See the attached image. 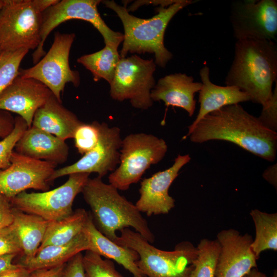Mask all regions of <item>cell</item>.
<instances>
[{
    "label": "cell",
    "instance_id": "obj_1",
    "mask_svg": "<svg viewBox=\"0 0 277 277\" xmlns=\"http://www.w3.org/2000/svg\"><path fill=\"white\" fill-rule=\"evenodd\" d=\"M191 142L212 140L232 143L270 162L275 160L277 132L264 126L239 104L223 107L202 118L187 135Z\"/></svg>",
    "mask_w": 277,
    "mask_h": 277
},
{
    "label": "cell",
    "instance_id": "obj_2",
    "mask_svg": "<svg viewBox=\"0 0 277 277\" xmlns=\"http://www.w3.org/2000/svg\"><path fill=\"white\" fill-rule=\"evenodd\" d=\"M277 47L271 40H237L234 58L225 78L227 86L247 93L250 101L264 105L277 80Z\"/></svg>",
    "mask_w": 277,
    "mask_h": 277
},
{
    "label": "cell",
    "instance_id": "obj_3",
    "mask_svg": "<svg viewBox=\"0 0 277 277\" xmlns=\"http://www.w3.org/2000/svg\"><path fill=\"white\" fill-rule=\"evenodd\" d=\"M89 206L94 224L105 236L115 242L116 231L131 227L149 243L155 237L135 205L121 195L118 189L98 176L88 180L82 191Z\"/></svg>",
    "mask_w": 277,
    "mask_h": 277
},
{
    "label": "cell",
    "instance_id": "obj_4",
    "mask_svg": "<svg viewBox=\"0 0 277 277\" xmlns=\"http://www.w3.org/2000/svg\"><path fill=\"white\" fill-rule=\"evenodd\" d=\"M101 2L114 11L123 25L124 33L122 58L128 53H153L156 65L165 68L173 54L165 47L164 35L166 28L173 16L184 7L192 4L191 0H177L167 7L156 8L157 14L149 18H141L130 14L125 6L113 1Z\"/></svg>",
    "mask_w": 277,
    "mask_h": 277
},
{
    "label": "cell",
    "instance_id": "obj_5",
    "mask_svg": "<svg viewBox=\"0 0 277 277\" xmlns=\"http://www.w3.org/2000/svg\"><path fill=\"white\" fill-rule=\"evenodd\" d=\"M120 232L115 243L137 252V265L146 277H190L197 255L196 247L190 242H181L173 250L165 251L128 228Z\"/></svg>",
    "mask_w": 277,
    "mask_h": 277
},
{
    "label": "cell",
    "instance_id": "obj_6",
    "mask_svg": "<svg viewBox=\"0 0 277 277\" xmlns=\"http://www.w3.org/2000/svg\"><path fill=\"white\" fill-rule=\"evenodd\" d=\"M168 149L166 142L151 134H130L122 140L119 166L109 177V184L126 190L137 183L151 165L159 163Z\"/></svg>",
    "mask_w": 277,
    "mask_h": 277
},
{
    "label": "cell",
    "instance_id": "obj_7",
    "mask_svg": "<svg viewBox=\"0 0 277 277\" xmlns=\"http://www.w3.org/2000/svg\"><path fill=\"white\" fill-rule=\"evenodd\" d=\"M43 13L36 0H4L0 11L2 50H35L41 43Z\"/></svg>",
    "mask_w": 277,
    "mask_h": 277
},
{
    "label": "cell",
    "instance_id": "obj_8",
    "mask_svg": "<svg viewBox=\"0 0 277 277\" xmlns=\"http://www.w3.org/2000/svg\"><path fill=\"white\" fill-rule=\"evenodd\" d=\"M100 0H62L51 6L42 14L40 30L41 43L32 54L34 64L44 56V43L50 33L59 25L70 19L90 23L102 35L105 44L118 47L124 34L111 30L102 18L97 9Z\"/></svg>",
    "mask_w": 277,
    "mask_h": 277
},
{
    "label": "cell",
    "instance_id": "obj_9",
    "mask_svg": "<svg viewBox=\"0 0 277 277\" xmlns=\"http://www.w3.org/2000/svg\"><path fill=\"white\" fill-rule=\"evenodd\" d=\"M155 70L153 59H143L137 55L121 57L109 84L110 96L120 102L128 100L135 108L148 109L153 102L150 94L155 85Z\"/></svg>",
    "mask_w": 277,
    "mask_h": 277
},
{
    "label": "cell",
    "instance_id": "obj_10",
    "mask_svg": "<svg viewBox=\"0 0 277 277\" xmlns=\"http://www.w3.org/2000/svg\"><path fill=\"white\" fill-rule=\"evenodd\" d=\"M90 174H71L65 183L53 190L41 192L24 191L11 199V203L18 210L36 215L48 222L60 220L73 213L74 200L82 192Z\"/></svg>",
    "mask_w": 277,
    "mask_h": 277
},
{
    "label": "cell",
    "instance_id": "obj_11",
    "mask_svg": "<svg viewBox=\"0 0 277 277\" xmlns=\"http://www.w3.org/2000/svg\"><path fill=\"white\" fill-rule=\"evenodd\" d=\"M75 37L74 33H55L48 52L34 66L19 71V75L40 82L62 102L61 93L67 83H71L75 87L80 84L79 73L71 69L69 61Z\"/></svg>",
    "mask_w": 277,
    "mask_h": 277
},
{
    "label": "cell",
    "instance_id": "obj_12",
    "mask_svg": "<svg viewBox=\"0 0 277 277\" xmlns=\"http://www.w3.org/2000/svg\"><path fill=\"white\" fill-rule=\"evenodd\" d=\"M230 21L233 35L244 39H275L277 35L276 0L234 1Z\"/></svg>",
    "mask_w": 277,
    "mask_h": 277
},
{
    "label": "cell",
    "instance_id": "obj_13",
    "mask_svg": "<svg viewBox=\"0 0 277 277\" xmlns=\"http://www.w3.org/2000/svg\"><path fill=\"white\" fill-rule=\"evenodd\" d=\"M10 165L0 170V194L10 200L26 190L46 191L57 164L32 159L13 151Z\"/></svg>",
    "mask_w": 277,
    "mask_h": 277
},
{
    "label": "cell",
    "instance_id": "obj_14",
    "mask_svg": "<svg viewBox=\"0 0 277 277\" xmlns=\"http://www.w3.org/2000/svg\"><path fill=\"white\" fill-rule=\"evenodd\" d=\"M122 141L118 127H110L105 123H101L100 136L96 145L74 163L56 169L50 177V182L77 173H96L102 178L117 167Z\"/></svg>",
    "mask_w": 277,
    "mask_h": 277
},
{
    "label": "cell",
    "instance_id": "obj_15",
    "mask_svg": "<svg viewBox=\"0 0 277 277\" xmlns=\"http://www.w3.org/2000/svg\"><path fill=\"white\" fill-rule=\"evenodd\" d=\"M252 236L234 229H224L216 236L220 251L215 277H243L256 268L258 260L252 251Z\"/></svg>",
    "mask_w": 277,
    "mask_h": 277
},
{
    "label": "cell",
    "instance_id": "obj_16",
    "mask_svg": "<svg viewBox=\"0 0 277 277\" xmlns=\"http://www.w3.org/2000/svg\"><path fill=\"white\" fill-rule=\"evenodd\" d=\"M191 160L189 154H179L169 168L144 179L139 189L140 197L135 206L147 216L167 214L174 208L175 200L169 194V189L181 168Z\"/></svg>",
    "mask_w": 277,
    "mask_h": 277
},
{
    "label": "cell",
    "instance_id": "obj_17",
    "mask_svg": "<svg viewBox=\"0 0 277 277\" xmlns=\"http://www.w3.org/2000/svg\"><path fill=\"white\" fill-rule=\"evenodd\" d=\"M52 94L40 82L18 75L0 95V110L18 114L29 128L35 112Z\"/></svg>",
    "mask_w": 277,
    "mask_h": 277
},
{
    "label": "cell",
    "instance_id": "obj_18",
    "mask_svg": "<svg viewBox=\"0 0 277 277\" xmlns=\"http://www.w3.org/2000/svg\"><path fill=\"white\" fill-rule=\"evenodd\" d=\"M202 86L201 82H194L192 76L175 73L159 79L151 91L153 102L163 101L167 107L173 106L185 110L190 117L195 110V94Z\"/></svg>",
    "mask_w": 277,
    "mask_h": 277
},
{
    "label": "cell",
    "instance_id": "obj_19",
    "mask_svg": "<svg viewBox=\"0 0 277 277\" xmlns=\"http://www.w3.org/2000/svg\"><path fill=\"white\" fill-rule=\"evenodd\" d=\"M14 149L26 156L57 165L66 162L69 155L65 141L32 126L24 131Z\"/></svg>",
    "mask_w": 277,
    "mask_h": 277
},
{
    "label": "cell",
    "instance_id": "obj_20",
    "mask_svg": "<svg viewBox=\"0 0 277 277\" xmlns=\"http://www.w3.org/2000/svg\"><path fill=\"white\" fill-rule=\"evenodd\" d=\"M202 86L199 92L200 109L196 118L188 127L192 128L207 114L229 105L250 101L249 96L238 87L231 86H221L211 82L210 69L204 66L200 70Z\"/></svg>",
    "mask_w": 277,
    "mask_h": 277
},
{
    "label": "cell",
    "instance_id": "obj_21",
    "mask_svg": "<svg viewBox=\"0 0 277 277\" xmlns=\"http://www.w3.org/2000/svg\"><path fill=\"white\" fill-rule=\"evenodd\" d=\"M82 123L52 94L35 112L31 126L65 141L73 138L76 129Z\"/></svg>",
    "mask_w": 277,
    "mask_h": 277
},
{
    "label": "cell",
    "instance_id": "obj_22",
    "mask_svg": "<svg viewBox=\"0 0 277 277\" xmlns=\"http://www.w3.org/2000/svg\"><path fill=\"white\" fill-rule=\"evenodd\" d=\"M90 244V251L113 260L129 271L133 277H146L137 265L138 255L132 249L110 240L96 227L90 213L83 229Z\"/></svg>",
    "mask_w": 277,
    "mask_h": 277
},
{
    "label": "cell",
    "instance_id": "obj_23",
    "mask_svg": "<svg viewBox=\"0 0 277 277\" xmlns=\"http://www.w3.org/2000/svg\"><path fill=\"white\" fill-rule=\"evenodd\" d=\"M90 249V244L86 233L82 231L71 242L63 245H49L38 249L30 258L21 256L18 264L30 272L35 270L48 268L67 263L78 253Z\"/></svg>",
    "mask_w": 277,
    "mask_h": 277
},
{
    "label": "cell",
    "instance_id": "obj_24",
    "mask_svg": "<svg viewBox=\"0 0 277 277\" xmlns=\"http://www.w3.org/2000/svg\"><path fill=\"white\" fill-rule=\"evenodd\" d=\"M48 222L39 216L23 212L14 207L12 225L23 249L22 257L30 258L36 254L43 240Z\"/></svg>",
    "mask_w": 277,
    "mask_h": 277
},
{
    "label": "cell",
    "instance_id": "obj_25",
    "mask_svg": "<svg viewBox=\"0 0 277 277\" xmlns=\"http://www.w3.org/2000/svg\"><path fill=\"white\" fill-rule=\"evenodd\" d=\"M88 215L89 213L84 209L79 208L63 219L49 222L38 249L49 245H63L71 242L82 232Z\"/></svg>",
    "mask_w": 277,
    "mask_h": 277
},
{
    "label": "cell",
    "instance_id": "obj_26",
    "mask_svg": "<svg viewBox=\"0 0 277 277\" xmlns=\"http://www.w3.org/2000/svg\"><path fill=\"white\" fill-rule=\"evenodd\" d=\"M117 48L116 46L105 45L97 52L80 56L77 62L91 72L94 81L103 78L110 84L121 58Z\"/></svg>",
    "mask_w": 277,
    "mask_h": 277
},
{
    "label": "cell",
    "instance_id": "obj_27",
    "mask_svg": "<svg viewBox=\"0 0 277 277\" xmlns=\"http://www.w3.org/2000/svg\"><path fill=\"white\" fill-rule=\"evenodd\" d=\"M254 224L255 236L251 248L258 259L267 250H277V213L254 209L250 212Z\"/></svg>",
    "mask_w": 277,
    "mask_h": 277
},
{
    "label": "cell",
    "instance_id": "obj_28",
    "mask_svg": "<svg viewBox=\"0 0 277 277\" xmlns=\"http://www.w3.org/2000/svg\"><path fill=\"white\" fill-rule=\"evenodd\" d=\"M197 257L190 277H215L220 245L216 239H202L197 246Z\"/></svg>",
    "mask_w": 277,
    "mask_h": 277
},
{
    "label": "cell",
    "instance_id": "obj_29",
    "mask_svg": "<svg viewBox=\"0 0 277 277\" xmlns=\"http://www.w3.org/2000/svg\"><path fill=\"white\" fill-rule=\"evenodd\" d=\"M29 52L26 49L2 51L0 54V95L19 75L22 61Z\"/></svg>",
    "mask_w": 277,
    "mask_h": 277
},
{
    "label": "cell",
    "instance_id": "obj_30",
    "mask_svg": "<svg viewBox=\"0 0 277 277\" xmlns=\"http://www.w3.org/2000/svg\"><path fill=\"white\" fill-rule=\"evenodd\" d=\"M83 261L86 277H125L117 271L112 261L94 252L86 251Z\"/></svg>",
    "mask_w": 277,
    "mask_h": 277
},
{
    "label": "cell",
    "instance_id": "obj_31",
    "mask_svg": "<svg viewBox=\"0 0 277 277\" xmlns=\"http://www.w3.org/2000/svg\"><path fill=\"white\" fill-rule=\"evenodd\" d=\"M101 123L94 121L90 124L82 123L76 129L73 138L78 153L84 155L97 144L100 136Z\"/></svg>",
    "mask_w": 277,
    "mask_h": 277
},
{
    "label": "cell",
    "instance_id": "obj_32",
    "mask_svg": "<svg viewBox=\"0 0 277 277\" xmlns=\"http://www.w3.org/2000/svg\"><path fill=\"white\" fill-rule=\"evenodd\" d=\"M28 128L26 122L19 116H17L14 120L11 132L0 141V170L10 166L11 156L15 145Z\"/></svg>",
    "mask_w": 277,
    "mask_h": 277
},
{
    "label": "cell",
    "instance_id": "obj_33",
    "mask_svg": "<svg viewBox=\"0 0 277 277\" xmlns=\"http://www.w3.org/2000/svg\"><path fill=\"white\" fill-rule=\"evenodd\" d=\"M10 254L23 255V249L12 224L0 229V256Z\"/></svg>",
    "mask_w": 277,
    "mask_h": 277
},
{
    "label": "cell",
    "instance_id": "obj_34",
    "mask_svg": "<svg viewBox=\"0 0 277 277\" xmlns=\"http://www.w3.org/2000/svg\"><path fill=\"white\" fill-rule=\"evenodd\" d=\"M261 123L267 129L276 132L277 130V81L275 88L268 101L263 106L260 115L258 117Z\"/></svg>",
    "mask_w": 277,
    "mask_h": 277
},
{
    "label": "cell",
    "instance_id": "obj_35",
    "mask_svg": "<svg viewBox=\"0 0 277 277\" xmlns=\"http://www.w3.org/2000/svg\"><path fill=\"white\" fill-rule=\"evenodd\" d=\"M83 258L82 252L72 258L66 263L63 277H86Z\"/></svg>",
    "mask_w": 277,
    "mask_h": 277
},
{
    "label": "cell",
    "instance_id": "obj_36",
    "mask_svg": "<svg viewBox=\"0 0 277 277\" xmlns=\"http://www.w3.org/2000/svg\"><path fill=\"white\" fill-rule=\"evenodd\" d=\"M14 220V207L10 200L0 194V229L10 226Z\"/></svg>",
    "mask_w": 277,
    "mask_h": 277
},
{
    "label": "cell",
    "instance_id": "obj_37",
    "mask_svg": "<svg viewBox=\"0 0 277 277\" xmlns=\"http://www.w3.org/2000/svg\"><path fill=\"white\" fill-rule=\"evenodd\" d=\"M66 263L50 268L35 270L31 272L28 277H63Z\"/></svg>",
    "mask_w": 277,
    "mask_h": 277
},
{
    "label": "cell",
    "instance_id": "obj_38",
    "mask_svg": "<svg viewBox=\"0 0 277 277\" xmlns=\"http://www.w3.org/2000/svg\"><path fill=\"white\" fill-rule=\"evenodd\" d=\"M30 272L24 267L15 264L11 268L0 274V277H28Z\"/></svg>",
    "mask_w": 277,
    "mask_h": 277
},
{
    "label": "cell",
    "instance_id": "obj_39",
    "mask_svg": "<svg viewBox=\"0 0 277 277\" xmlns=\"http://www.w3.org/2000/svg\"><path fill=\"white\" fill-rule=\"evenodd\" d=\"M177 0H170V1H138L136 2H134L132 5L127 9L129 12L130 11H135L138 7L142 6L144 4H153V5L161 7H167L170 5L175 3Z\"/></svg>",
    "mask_w": 277,
    "mask_h": 277
},
{
    "label": "cell",
    "instance_id": "obj_40",
    "mask_svg": "<svg viewBox=\"0 0 277 277\" xmlns=\"http://www.w3.org/2000/svg\"><path fill=\"white\" fill-rule=\"evenodd\" d=\"M263 178L271 184L275 189L277 187L276 164L268 167L263 173Z\"/></svg>",
    "mask_w": 277,
    "mask_h": 277
},
{
    "label": "cell",
    "instance_id": "obj_41",
    "mask_svg": "<svg viewBox=\"0 0 277 277\" xmlns=\"http://www.w3.org/2000/svg\"><path fill=\"white\" fill-rule=\"evenodd\" d=\"M13 127L14 122L7 117L0 116V137H5L11 132Z\"/></svg>",
    "mask_w": 277,
    "mask_h": 277
},
{
    "label": "cell",
    "instance_id": "obj_42",
    "mask_svg": "<svg viewBox=\"0 0 277 277\" xmlns=\"http://www.w3.org/2000/svg\"><path fill=\"white\" fill-rule=\"evenodd\" d=\"M16 256L15 254H10L0 256V274L14 265L13 261Z\"/></svg>",
    "mask_w": 277,
    "mask_h": 277
},
{
    "label": "cell",
    "instance_id": "obj_43",
    "mask_svg": "<svg viewBox=\"0 0 277 277\" xmlns=\"http://www.w3.org/2000/svg\"><path fill=\"white\" fill-rule=\"evenodd\" d=\"M243 277H267V275L260 271L257 268H253Z\"/></svg>",
    "mask_w": 277,
    "mask_h": 277
},
{
    "label": "cell",
    "instance_id": "obj_44",
    "mask_svg": "<svg viewBox=\"0 0 277 277\" xmlns=\"http://www.w3.org/2000/svg\"><path fill=\"white\" fill-rule=\"evenodd\" d=\"M4 4V0H0V11L2 9Z\"/></svg>",
    "mask_w": 277,
    "mask_h": 277
},
{
    "label": "cell",
    "instance_id": "obj_45",
    "mask_svg": "<svg viewBox=\"0 0 277 277\" xmlns=\"http://www.w3.org/2000/svg\"><path fill=\"white\" fill-rule=\"evenodd\" d=\"M270 277H277V271H276V270H274L272 275Z\"/></svg>",
    "mask_w": 277,
    "mask_h": 277
},
{
    "label": "cell",
    "instance_id": "obj_46",
    "mask_svg": "<svg viewBox=\"0 0 277 277\" xmlns=\"http://www.w3.org/2000/svg\"><path fill=\"white\" fill-rule=\"evenodd\" d=\"M2 51H3V50H2V48H1V46H0V54L1 53V52H2Z\"/></svg>",
    "mask_w": 277,
    "mask_h": 277
}]
</instances>
